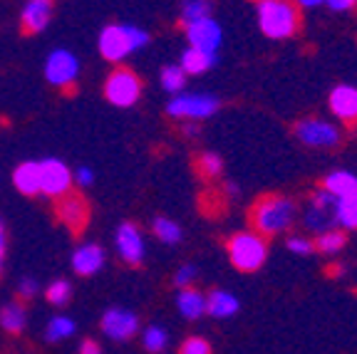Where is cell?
I'll return each instance as SVG.
<instances>
[{"instance_id":"1","label":"cell","mask_w":357,"mask_h":354,"mask_svg":"<svg viewBox=\"0 0 357 354\" xmlns=\"http://www.w3.org/2000/svg\"><path fill=\"white\" fill-rule=\"evenodd\" d=\"M296 216H298V208L288 196L271 194V196H263V199L253 206L251 223H253V231L268 240V238L280 236V233L290 231V226L296 223Z\"/></svg>"},{"instance_id":"2","label":"cell","mask_w":357,"mask_h":354,"mask_svg":"<svg viewBox=\"0 0 357 354\" xmlns=\"http://www.w3.org/2000/svg\"><path fill=\"white\" fill-rule=\"evenodd\" d=\"M258 28L271 40H288L301 30V8L293 0H258Z\"/></svg>"},{"instance_id":"3","label":"cell","mask_w":357,"mask_h":354,"mask_svg":"<svg viewBox=\"0 0 357 354\" xmlns=\"http://www.w3.org/2000/svg\"><path fill=\"white\" fill-rule=\"evenodd\" d=\"M226 253L236 270L258 272L268 261V240L256 231H241L226 240Z\"/></svg>"},{"instance_id":"4","label":"cell","mask_w":357,"mask_h":354,"mask_svg":"<svg viewBox=\"0 0 357 354\" xmlns=\"http://www.w3.org/2000/svg\"><path fill=\"white\" fill-rule=\"evenodd\" d=\"M146 43H149V33L146 30L112 22L100 33V55L109 62H122L124 57H129L132 52L144 47Z\"/></svg>"},{"instance_id":"5","label":"cell","mask_w":357,"mask_h":354,"mask_svg":"<svg viewBox=\"0 0 357 354\" xmlns=\"http://www.w3.org/2000/svg\"><path fill=\"white\" fill-rule=\"evenodd\" d=\"M218 111V100L213 94H178L174 100H169L167 114L172 119H184V122H204L208 116H213Z\"/></svg>"},{"instance_id":"6","label":"cell","mask_w":357,"mask_h":354,"mask_svg":"<svg viewBox=\"0 0 357 354\" xmlns=\"http://www.w3.org/2000/svg\"><path fill=\"white\" fill-rule=\"evenodd\" d=\"M142 97V79L129 67L112 70L105 79V100L114 107H134Z\"/></svg>"},{"instance_id":"7","label":"cell","mask_w":357,"mask_h":354,"mask_svg":"<svg viewBox=\"0 0 357 354\" xmlns=\"http://www.w3.org/2000/svg\"><path fill=\"white\" fill-rule=\"evenodd\" d=\"M77 75H79V62L70 50H55L47 57V62H45V79L52 87L62 89L65 94L75 92Z\"/></svg>"},{"instance_id":"8","label":"cell","mask_w":357,"mask_h":354,"mask_svg":"<svg viewBox=\"0 0 357 354\" xmlns=\"http://www.w3.org/2000/svg\"><path fill=\"white\" fill-rule=\"evenodd\" d=\"M293 132H296L301 144L312 146V149H333L342 141L340 129L328 119H312V116L301 119V122H296Z\"/></svg>"},{"instance_id":"9","label":"cell","mask_w":357,"mask_h":354,"mask_svg":"<svg viewBox=\"0 0 357 354\" xmlns=\"http://www.w3.org/2000/svg\"><path fill=\"white\" fill-rule=\"evenodd\" d=\"M335 203H337V199L333 194H328L325 188H318L310 196V203H307L305 216H303L307 231L315 233V236L330 231L335 226Z\"/></svg>"},{"instance_id":"10","label":"cell","mask_w":357,"mask_h":354,"mask_svg":"<svg viewBox=\"0 0 357 354\" xmlns=\"http://www.w3.org/2000/svg\"><path fill=\"white\" fill-rule=\"evenodd\" d=\"M55 216L62 226L73 233H82L89 223V203L79 191H67L65 196L55 199Z\"/></svg>"},{"instance_id":"11","label":"cell","mask_w":357,"mask_h":354,"mask_svg":"<svg viewBox=\"0 0 357 354\" xmlns=\"http://www.w3.org/2000/svg\"><path fill=\"white\" fill-rule=\"evenodd\" d=\"M67 191H73V171L67 169L65 161H40V194L50 196V199H60Z\"/></svg>"},{"instance_id":"12","label":"cell","mask_w":357,"mask_h":354,"mask_svg":"<svg viewBox=\"0 0 357 354\" xmlns=\"http://www.w3.org/2000/svg\"><path fill=\"white\" fill-rule=\"evenodd\" d=\"M114 248H117V255L122 258V263H127V266H142L146 245L144 238H142L139 226L132 221H124L117 228V236H114Z\"/></svg>"},{"instance_id":"13","label":"cell","mask_w":357,"mask_h":354,"mask_svg":"<svg viewBox=\"0 0 357 354\" xmlns=\"http://www.w3.org/2000/svg\"><path fill=\"white\" fill-rule=\"evenodd\" d=\"M102 332L112 342H127L139 332V317L124 307H112L102 317Z\"/></svg>"},{"instance_id":"14","label":"cell","mask_w":357,"mask_h":354,"mask_svg":"<svg viewBox=\"0 0 357 354\" xmlns=\"http://www.w3.org/2000/svg\"><path fill=\"white\" fill-rule=\"evenodd\" d=\"M186 40H189V47H194V50L216 55V50L223 43V30L213 17H204V20L186 25Z\"/></svg>"},{"instance_id":"15","label":"cell","mask_w":357,"mask_h":354,"mask_svg":"<svg viewBox=\"0 0 357 354\" xmlns=\"http://www.w3.org/2000/svg\"><path fill=\"white\" fill-rule=\"evenodd\" d=\"M52 10H55V0H28L22 8L20 28L25 35H38L50 25Z\"/></svg>"},{"instance_id":"16","label":"cell","mask_w":357,"mask_h":354,"mask_svg":"<svg viewBox=\"0 0 357 354\" xmlns=\"http://www.w3.org/2000/svg\"><path fill=\"white\" fill-rule=\"evenodd\" d=\"M330 111L342 124H357V87L352 84H337L328 97Z\"/></svg>"},{"instance_id":"17","label":"cell","mask_w":357,"mask_h":354,"mask_svg":"<svg viewBox=\"0 0 357 354\" xmlns=\"http://www.w3.org/2000/svg\"><path fill=\"white\" fill-rule=\"evenodd\" d=\"M105 268V250L97 243H82L73 253V270L82 277L97 275Z\"/></svg>"},{"instance_id":"18","label":"cell","mask_w":357,"mask_h":354,"mask_svg":"<svg viewBox=\"0 0 357 354\" xmlns=\"http://www.w3.org/2000/svg\"><path fill=\"white\" fill-rule=\"evenodd\" d=\"M176 310L184 320H199L206 315V295L196 288H184L176 295Z\"/></svg>"},{"instance_id":"19","label":"cell","mask_w":357,"mask_h":354,"mask_svg":"<svg viewBox=\"0 0 357 354\" xmlns=\"http://www.w3.org/2000/svg\"><path fill=\"white\" fill-rule=\"evenodd\" d=\"M13 186L22 196L40 194V161H22L20 167L13 171Z\"/></svg>"},{"instance_id":"20","label":"cell","mask_w":357,"mask_h":354,"mask_svg":"<svg viewBox=\"0 0 357 354\" xmlns=\"http://www.w3.org/2000/svg\"><path fill=\"white\" fill-rule=\"evenodd\" d=\"M238 298L229 290H213V293L206 295V312L216 320H229L238 312Z\"/></svg>"},{"instance_id":"21","label":"cell","mask_w":357,"mask_h":354,"mask_svg":"<svg viewBox=\"0 0 357 354\" xmlns=\"http://www.w3.org/2000/svg\"><path fill=\"white\" fill-rule=\"evenodd\" d=\"M323 188L335 199H350V196H357V176L352 171L337 169V171H330L325 176Z\"/></svg>"},{"instance_id":"22","label":"cell","mask_w":357,"mask_h":354,"mask_svg":"<svg viewBox=\"0 0 357 354\" xmlns=\"http://www.w3.org/2000/svg\"><path fill=\"white\" fill-rule=\"evenodd\" d=\"M0 327L6 330L8 334H20L25 327H28V310L22 302H8L3 310H0Z\"/></svg>"},{"instance_id":"23","label":"cell","mask_w":357,"mask_h":354,"mask_svg":"<svg viewBox=\"0 0 357 354\" xmlns=\"http://www.w3.org/2000/svg\"><path fill=\"white\" fill-rule=\"evenodd\" d=\"M213 62H216V55H206V52L189 47V50H184V55H181L178 67L184 70V75H201V72H206V70H211Z\"/></svg>"},{"instance_id":"24","label":"cell","mask_w":357,"mask_h":354,"mask_svg":"<svg viewBox=\"0 0 357 354\" xmlns=\"http://www.w3.org/2000/svg\"><path fill=\"white\" fill-rule=\"evenodd\" d=\"M75 320L67 315H55L50 317V322H47V327H45V339L47 342H65V339H70L75 334Z\"/></svg>"},{"instance_id":"25","label":"cell","mask_w":357,"mask_h":354,"mask_svg":"<svg viewBox=\"0 0 357 354\" xmlns=\"http://www.w3.org/2000/svg\"><path fill=\"white\" fill-rule=\"evenodd\" d=\"M204 17H211V0H181V8H178V20L181 25H191V22H199Z\"/></svg>"},{"instance_id":"26","label":"cell","mask_w":357,"mask_h":354,"mask_svg":"<svg viewBox=\"0 0 357 354\" xmlns=\"http://www.w3.org/2000/svg\"><path fill=\"white\" fill-rule=\"evenodd\" d=\"M194 167H196V174H199L204 181H216L223 171V161H221V156L213 154V151H201V154L196 156Z\"/></svg>"},{"instance_id":"27","label":"cell","mask_w":357,"mask_h":354,"mask_svg":"<svg viewBox=\"0 0 357 354\" xmlns=\"http://www.w3.org/2000/svg\"><path fill=\"white\" fill-rule=\"evenodd\" d=\"M335 226H342L347 231H355L357 228V199H337L335 203Z\"/></svg>"},{"instance_id":"28","label":"cell","mask_w":357,"mask_h":354,"mask_svg":"<svg viewBox=\"0 0 357 354\" xmlns=\"http://www.w3.org/2000/svg\"><path fill=\"white\" fill-rule=\"evenodd\" d=\"M345 236H342V231H335V228H330V231L320 233V236H315V240H312V248L318 250V253L323 255H335L340 253L342 248H345Z\"/></svg>"},{"instance_id":"29","label":"cell","mask_w":357,"mask_h":354,"mask_svg":"<svg viewBox=\"0 0 357 354\" xmlns=\"http://www.w3.org/2000/svg\"><path fill=\"white\" fill-rule=\"evenodd\" d=\"M167 344H169V332L164 330V327L149 325L144 332H142V347H144L149 354L164 352V349H167Z\"/></svg>"},{"instance_id":"30","label":"cell","mask_w":357,"mask_h":354,"mask_svg":"<svg viewBox=\"0 0 357 354\" xmlns=\"http://www.w3.org/2000/svg\"><path fill=\"white\" fill-rule=\"evenodd\" d=\"M151 231H154V236L162 243H167V245H174V243H178L181 240V226H178L176 221H172V218H164V216H159V218H154V223H151Z\"/></svg>"},{"instance_id":"31","label":"cell","mask_w":357,"mask_h":354,"mask_svg":"<svg viewBox=\"0 0 357 354\" xmlns=\"http://www.w3.org/2000/svg\"><path fill=\"white\" fill-rule=\"evenodd\" d=\"M186 84V75L178 65H167L162 70V87L169 94H181Z\"/></svg>"},{"instance_id":"32","label":"cell","mask_w":357,"mask_h":354,"mask_svg":"<svg viewBox=\"0 0 357 354\" xmlns=\"http://www.w3.org/2000/svg\"><path fill=\"white\" fill-rule=\"evenodd\" d=\"M45 298H47L50 305H55V307H65L70 302V298H73V285L67 280H52L47 285V290H45Z\"/></svg>"},{"instance_id":"33","label":"cell","mask_w":357,"mask_h":354,"mask_svg":"<svg viewBox=\"0 0 357 354\" xmlns=\"http://www.w3.org/2000/svg\"><path fill=\"white\" fill-rule=\"evenodd\" d=\"M178 354H213L208 339L204 337H186L178 347Z\"/></svg>"},{"instance_id":"34","label":"cell","mask_w":357,"mask_h":354,"mask_svg":"<svg viewBox=\"0 0 357 354\" xmlns=\"http://www.w3.org/2000/svg\"><path fill=\"white\" fill-rule=\"evenodd\" d=\"M194 280H196V268L194 266H181L176 270V275H174V285H176L178 290L194 288Z\"/></svg>"},{"instance_id":"35","label":"cell","mask_w":357,"mask_h":354,"mask_svg":"<svg viewBox=\"0 0 357 354\" xmlns=\"http://www.w3.org/2000/svg\"><path fill=\"white\" fill-rule=\"evenodd\" d=\"M288 250L293 255H310L312 250V240L305 238V236H290L288 238Z\"/></svg>"},{"instance_id":"36","label":"cell","mask_w":357,"mask_h":354,"mask_svg":"<svg viewBox=\"0 0 357 354\" xmlns=\"http://www.w3.org/2000/svg\"><path fill=\"white\" fill-rule=\"evenodd\" d=\"M38 293H40V288H38V282H35L33 277H25V280L17 285V295H20L22 300H33Z\"/></svg>"},{"instance_id":"37","label":"cell","mask_w":357,"mask_h":354,"mask_svg":"<svg viewBox=\"0 0 357 354\" xmlns=\"http://www.w3.org/2000/svg\"><path fill=\"white\" fill-rule=\"evenodd\" d=\"M325 6H328L330 10H335V13H347V10H352V8L357 6V0H325Z\"/></svg>"},{"instance_id":"38","label":"cell","mask_w":357,"mask_h":354,"mask_svg":"<svg viewBox=\"0 0 357 354\" xmlns=\"http://www.w3.org/2000/svg\"><path fill=\"white\" fill-rule=\"evenodd\" d=\"M73 181H77L79 186H89V183L95 181V176H92V169H87V167H79L77 171H75Z\"/></svg>"},{"instance_id":"39","label":"cell","mask_w":357,"mask_h":354,"mask_svg":"<svg viewBox=\"0 0 357 354\" xmlns=\"http://www.w3.org/2000/svg\"><path fill=\"white\" fill-rule=\"evenodd\" d=\"M79 354H102V347L97 339H82L79 342Z\"/></svg>"},{"instance_id":"40","label":"cell","mask_w":357,"mask_h":354,"mask_svg":"<svg viewBox=\"0 0 357 354\" xmlns=\"http://www.w3.org/2000/svg\"><path fill=\"white\" fill-rule=\"evenodd\" d=\"M3 261H6V228L0 223V270H3Z\"/></svg>"},{"instance_id":"41","label":"cell","mask_w":357,"mask_h":354,"mask_svg":"<svg viewBox=\"0 0 357 354\" xmlns=\"http://www.w3.org/2000/svg\"><path fill=\"white\" fill-rule=\"evenodd\" d=\"M181 132H184L189 139H194L196 134H199V127H196V122H184V127H181Z\"/></svg>"},{"instance_id":"42","label":"cell","mask_w":357,"mask_h":354,"mask_svg":"<svg viewBox=\"0 0 357 354\" xmlns=\"http://www.w3.org/2000/svg\"><path fill=\"white\" fill-rule=\"evenodd\" d=\"M298 8H318V6H323L325 0H293Z\"/></svg>"},{"instance_id":"43","label":"cell","mask_w":357,"mask_h":354,"mask_svg":"<svg viewBox=\"0 0 357 354\" xmlns=\"http://www.w3.org/2000/svg\"><path fill=\"white\" fill-rule=\"evenodd\" d=\"M226 194H229V199H236V196H238V186H236V183H226Z\"/></svg>"},{"instance_id":"44","label":"cell","mask_w":357,"mask_h":354,"mask_svg":"<svg viewBox=\"0 0 357 354\" xmlns=\"http://www.w3.org/2000/svg\"><path fill=\"white\" fill-rule=\"evenodd\" d=\"M355 199H357V196H355Z\"/></svg>"},{"instance_id":"45","label":"cell","mask_w":357,"mask_h":354,"mask_svg":"<svg viewBox=\"0 0 357 354\" xmlns=\"http://www.w3.org/2000/svg\"><path fill=\"white\" fill-rule=\"evenodd\" d=\"M256 3H258V0H256Z\"/></svg>"}]
</instances>
